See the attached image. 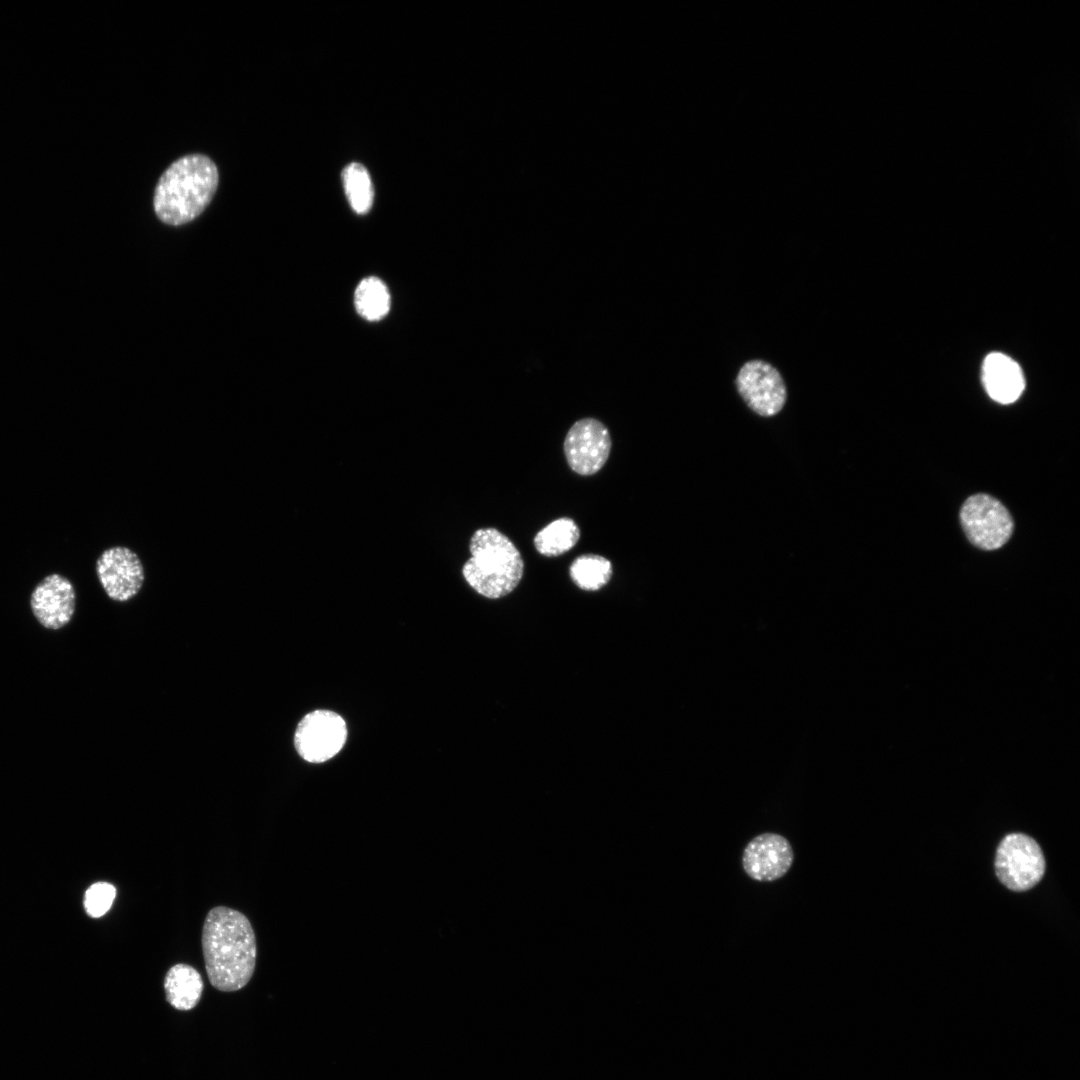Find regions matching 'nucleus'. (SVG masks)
Here are the masks:
<instances>
[{
  "label": "nucleus",
  "mask_w": 1080,
  "mask_h": 1080,
  "mask_svg": "<svg viewBox=\"0 0 1080 1080\" xmlns=\"http://www.w3.org/2000/svg\"><path fill=\"white\" fill-rule=\"evenodd\" d=\"M202 950L209 981L217 990L237 991L250 981L256 964V938L243 913L225 906L212 908L203 924Z\"/></svg>",
  "instance_id": "1"
},
{
  "label": "nucleus",
  "mask_w": 1080,
  "mask_h": 1080,
  "mask_svg": "<svg viewBox=\"0 0 1080 1080\" xmlns=\"http://www.w3.org/2000/svg\"><path fill=\"white\" fill-rule=\"evenodd\" d=\"M218 181L217 166L208 156L197 153L179 158L157 182L153 198L157 217L174 226L194 220L212 200Z\"/></svg>",
  "instance_id": "2"
},
{
  "label": "nucleus",
  "mask_w": 1080,
  "mask_h": 1080,
  "mask_svg": "<svg viewBox=\"0 0 1080 1080\" xmlns=\"http://www.w3.org/2000/svg\"><path fill=\"white\" fill-rule=\"evenodd\" d=\"M470 558L462 567V575L478 594L499 599L511 593L520 583L524 561L514 543L496 528H480L469 541Z\"/></svg>",
  "instance_id": "3"
},
{
  "label": "nucleus",
  "mask_w": 1080,
  "mask_h": 1080,
  "mask_svg": "<svg viewBox=\"0 0 1080 1080\" xmlns=\"http://www.w3.org/2000/svg\"><path fill=\"white\" fill-rule=\"evenodd\" d=\"M998 879L1007 888L1021 892L1034 887L1045 871L1041 848L1031 837L1012 833L1004 837L995 858Z\"/></svg>",
  "instance_id": "4"
},
{
  "label": "nucleus",
  "mask_w": 1080,
  "mask_h": 1080,
  "mask_svg": "<svg viewBox=\"0 0 1080 1080\" xmlns=\"http://www.w3.org/2000/svg\"><path fill=\"white\" fill-rule=\"evenodd\" d=\"M346 739L345 720L336 712L318 709L306 714L298 723L294 746L303 760L317 764L338 754Z\"/></svg>",
  "instance_id": "5"
},
{
  "label": "nucleus",
  "mask_w": 1080,
  "mask_h": 1080,
  "mask_svg": "<svg viewBox=\"0 0 1080 1080\" xmlns=\"http://www.w3.org/2000/svg\"><path fill=\"white\" fill-rule=\"evenodd\" d=\"M962 527L972 544L994 550L1005 544L1013 531V520L1008 510L995 498L986 494L969 497L960 511Z\"/></svg>",
  "instance_id": "6"
},
{
  "label": "nucleus",
  "mask_w": 1080,
  "mask_h": 1080,
  "mask_svg": "<svg viewBox=\"0 0 1080 1080\" xmlns=\"http://www.w3.org/2000/svg\"><path fill=\"white\" fill-rule=\"evenodd\" d=\"M29 608L36 622L45 630L59 631L73 620L77 608V592L67 576L52 572L32 588Z\"/></svg>",
  "instance_id": "7"
},
{
  "label": "nucleus",
  "mask_w": 1080,
  "mask_h": 1080,
  "mask_svg": "<svg viewBox=\"0 0 1080 1080\" xmlns=\"http://www.w3.org/2000/svg\"><path fill=\"white\" fill-rule=\"evenodd\" d=\"M95 573L107 597L117 602L135 597L145 580L141 558L134 550L122 545L107 547L98 555Z\"/></svg>",
  "instance_id": "8"
},
{
  "label": "nucleus",
  "mask_w": 1080,
  "mask_h": 1080,
  "mask_svg": "<svg viewBox=\"0 0 1080 1080\" xmlns=\"http://www.w3.org/2000/svg\"><path fill=\"white\" fill-rule=\"evenodd\" d=\"M612 441L609 430L591 417L576 421L564 440V454L569 467L577 474L590 476L606 463Z\"/></svg>",
  "instance_id": "9"
},
{
  "label": "nucleus",
  "mask_w": 1080,
  "mask_h": 1080,
  "mask_svg": "<svg viewBox=\"0 0 1080 1080\" xmlns=\"http://www.w3.org/2000/svg\"><path fill=\"white\" fill-rule=\"evenodd\" d=\"M737 390L756 414L774 416L783 408L787 392L779 371L762 360L746 362L736 378Z\"/></svg>",
  "instance_id": "10"
},
{
  "label": "nucleus",
  "mask_w": 1080,
  "mask_h": 1080,
  "mask_svg": "<svg viewBox=\"0 0 1080 1080\" xmlns=\"http://www.w3.org/2000/svg\"><path fill=\"white\" fill-rule=\"evenodd\" d=\"M794 860L788 840L776 833H763L744 848L742 867L745 873L759 882H772L784 876Z\"/></svg>",
  "instance_id": "11"
},
{
  "label": "nucleus",
  "mask_w": 1080,
  "mask_h": 1080,
  "mask_svg": "<svg viewBox=\"0 0 1080 1080\" xmlns=\"http://www.w3.org/2000/svg\"><path fill=\"white\" fill-rule=\"evenodd\" d=\"M982 377L988 395L1001 404L1016 401L1025 387L1024 376L1018 363L1000 352L986 356Z\"/></svg>",
  "instance_id": "12"
},
{
  "label": "nucleus",
  "mask_w": 1080,
  "mask_h": 1080,
  "mask_svg": "<svg viewBox=\"0 0 1080 1080\" xmlns=\"http://www.w3.org/2000/svg\"><path fill=\"white\" fill-rule=\"evenodd\" d=\"M167 1002L177 1010H191L200 1001L203 980L192 966L179 963L172 966L164 978Z\"/></svg>",
  "instance_id": "13"
},
{
  "label": "nucleus",
  "mask_w": 1080,
  "mask_h": 1080,
  "mask_svg": "<svg viewBox=\"0 0 1080 1080\" xmlns=\"http://www.w3.org/2000/svg\"><path fill=\"white\" fill-rule=\"evenodd\" d=\"M580 538V529L568 517L558 518L542 528L534 537L538 553L556 557L571 550Z\"/></svg>",
  "instance_id": "14"
},
{
  "label": "nucleus",
  "mask_w": 1080,
  "mask_h": 1080,
  "mask_svg": "<svg viewBox=\"0 0 1080 1080\" xmlns=\"http://www.w3.org/2000/svg\"><path fill=\"white\" fill-rule=\"evenodd\" d=\"M612 572L610 560L596 554L577 557L569 568L572 581L585 591H597L605 586L610 581Z\"/></svg>",
  "instance_id": "15"
},
{
  "label": "nucleus",
  "mask_w": 1080,
  "mask_h": 1080,
  "mask_svg": "<svg viewBox=\"0 0 1080 1080\" xmlns=\"http://www.w3.org/2000/svg\"><path fill=\"white\" fill-rule=\"evenodd\" d=\"M357 312L365 319L376 321L383 318L390 308V294L386 285L376 277L363 279L354 295Z\"/></svg>",
  "instance_id": "16"
},
{
  "label": "nucleus",
  "mask_w": 1080,
  "mask_h": 1080,
  "mask_svg": "<svg viewBox=\"0 0 1080 1080\" xmlns=\"http://www.w3.org/2000/svg\"><path fill=\"white\" fill-rule=\"evenodd\" d=\"M347 199L358 214L367 213L373 203L374 191L366 168L357 162L347 165L342 172Z\"/></svg>",
  "instance_id": "17"
},
{
  "label": "nucleus",
  "mask_w": 1080,
  "mask_h": 1080,
  "mask_svg": "<svg viewBox=\"0 0 1080 1080\" xmlns=\"http://www.w3.org/2000/svg\"><path fill=\"white\" fill-rule=\"evenodd\" d=\"M116 895L115 887L107 882H97L85 892L84 907L93 918L103 916L112 906Z\"/></svg>",
  "instance_id": "18"
}]
</instances>
